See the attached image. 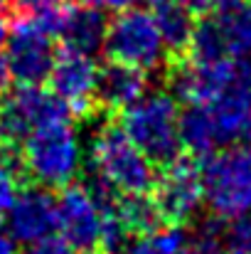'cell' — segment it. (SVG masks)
Wrapping results in <instances>:
<instances>
[{"instance_id":"obj_10","label":"cell","mask_w":251,"mask_h":254,"mask_svg":"<svg viewBox=\"0 0 251 254\" xmlns=\"http://www.w3.org/2000/svg\"><path fill=\"white\" fill-rule=\"evenodd\" d=\"M251 74V67L237 57H214V60H190L180 64L172 74V86L180 99L187 104H212L237 82Z\"/></svg>"},{"instance_id":"obj_20","label":"cell","mask_w":251,"mask_h":254,"mask_svg":"<svg viewBox=\"0 0 251 254\" xmlns=\"http://www.w3.org/2000/svg\"><path fill=\"white\" fill-rule=\"evenodd\" d=\"M182 247H185V232L177 225H170L138 235L133 242L126 245V254H180Z\"/></svg>"},{"instance_id":"obj_2","label":"cell","mask_w":251,"mask_h":254,"mask_svg":"<svg viewBox=\"0 0 251 254\" xmlns=\"http://www.w3.org/2000/svg\"><path fill=\"white\" fill-rule=\"evenodd\" d=\"M82 141L67 119L45 124L22 141V166L42 188L69 185L82 170Z\"/></svg>"},{"instance_id":"obj_7","label":"cell","mask_w":251,"mask_h":254,"mask_svg":"<svg viewBox=\"0 0 251 254\" xmlns=\"http://www.w3.org/2000/svg\"><path fill=\"white\" fill-rule=\"evenodd\" d=\"M103 50L113 62L138 67L143 72L163 64L167 50L151 10L128 7L106 22Z\"/></svg>"},{"instance_id":"obj_22","label":"cell","mask_w":251,"mask_h":254,"mask_svg":"<svg viewBox=\"0 0 251 254\" xmlns=\"http://www.w3.org/2000/svg\"><path fill=\"white\" fill-rule=\"evenodd\" d=\"M180 254H224V250H222V240L217 237V230L204 227L192 240H185V247Z\"/></svg>"},{"instance_id":"obj_13","label":"cell","mask_w":251,"mask_h":254,"mask_svg":"<svg viewBox=\"0 0 251 254\" xmlns=\"http://www.w3.org/2000/svg\"><path fill=\"white\" fill-rule=\"evenodd\" d=\"M5 212V227L12 242L35 245L57 232V200L42 188L22 190Z\"/></svg>"},{"instance_id":"obj_29","label":"cell","mask_w":251,"mask_h":254,"mask_svg":"<svg viewBox=\"0 0 251 254\" xmlns=\"http://www.w3.org/2000/svg\"><path fill=\"white\" fill-rule=\"evenodd\" d=\"M7 32H10V25H7V17H5V12H2V7H0V50H2L5 42H7Z\"/></svg>"},{"instance_id":"obj_12","label":"cell","mask_w":251,"mask_h":254,"mask_svg":"<svg viewBox=\"0 0 251 254\" xmlns=\"http://www.w3.org/2000/svg\"><path fill=\"white\" fill-rule=\"evenodd\" d=\"M47 79L69 114L84 116L91 111L96 101V79H99V67L94 62V55L64 50V55L54 60Z\"/></svg>"},{"instance_id":"obj_18","label":"cell","mask_w":251,"mask_h":254,"mask_svg":"<svg viewBox=\"0 0 251 254\" xmlns=\"http://www.w3.org/2000/svg\"><path fill=\"white\" fill-rule=\"evenodd\" d=\"M180 146L190 156H212L219 148L214 124L204 104H190V109L180 114Z\"/></svg>"},{"instance_id":"obj_28","label":"cell","mask_w":251,"mask_h":254,"mask_svg":"<svg viewBox=\"0 0 251 254\" xmlns=\"http://www.w3.org/2000/svg\"><path fill=\"white\" fill-rule=\"evenodd\" d=\"M0 254H15V242L10 240V235H5L2 222H0Z\"/></svg>"},{"instance_id":"obj_15","label":"cell","mask_w":251,"mask_h":254,"mask_svg":"<svg viewBox=\"0 0 251 254\" xmlns=\"http://www.w3.org/2000/svg\"><path fill=\"white\" fill-rule=\"evenodd\" d=\"M103 35H106V20L99 7H91L86 2L59 7L54 40H62L64 50L96 55L103 47Z\"/></svg>"},{"instance_id":"obj_8","label":"cell","mask_w":251,"mask_h":254,"mask_svg":"<svg viewBox=\"0 0 251 254\" xmlns=\"http://www.w3.org/2000/svg\"><path fill=\"white\" fill-rule=\"evenodd\" d=\"M187 47L195 60L251 57V0H227L192 27Z\"/></svg>"},{"instance_id":"obj_23","label":"cell","mask_w":251,"mask_h":254,"mask_svg":"<svg viewBox=\"0 0 251 254\" xmlns=\"http://www.w3.org/2000/svg\"><path fill=\"white\" fill-rule=\"evenodd\" d=\"M227 237H229L232 252L251 254V215L232 220V227H229V235Z\"/></svg>"},{"instance_id":"obj_16","label":"cell","mask_w":251,"mask_h":254,"mask_svg":"<svg viewBox=\"0 0 251 254\" xmlns=\"http://www.w3.org/2000/svg\"><path fill=\"white\" fill-rule=\"evenodd\" d=\"M146 94V72L123 62H108L99 69L96 101L108 111H123Z\"/></svg>"},{"instance_id":"obj_30","label":"cell","mask_w":251,"mask_h":254,"mask_svg":"<svg viewBox=\"0 0 251 254\" xmlns=\"http://www.w3.org/2000/svg\"><path fill=\"white\" fill-rule=\"evenodd\" d=\"M10 82V72H7V64H5V60L0 57V89H5V84Z\"/></svg>"},{"instance_id":"obj_14","label":"cell","mask_w":251,"mask_h":254,"mask_svg":"<svg viewBox=\"0 0 251 254\" xmlns=\"http://www.w3.org/2000/svg\"><path fill=\"white\" fill-rule=\"evenodd\" d=\"M204 106L214 124L219 146L239 143L242 138L251 136V74Z\"/></svg>"},{"instance_id":"obj_24","label":"cell","mask_w":251,"mask_h":254,"mask_svg":"<svg viewBox=\"0 0 251 254\" xmlns=\"http://www.w3.org/2000/svg\"><path fill=\"white\" fill-rule=\"evenodd\" d=\"M74 252H77V250H74V247H69L62 237L50 235V237H45V240H40V242L30 245V252L27 254H74Z\"/></svg>"},{"instance_id":"obj_1","label":"cell","mask_w":251,"mask_h":254,"mask_svg":"<svg viewBox=\"0 0 251 254\" xmlns=\"http://www.w3.org/2000/svg\"><path fill=\"white\" fill-rule=\"evenodd\" d=\"M121 128L153 166H167L180 156V109L172 94H143L123 109Z\"/></svg>"},{"instance_id":"obj_21","label":"cell","mask_w":251,"mask_h":254,"mask_svg":"<svg viewBox=\"0 0 251 254\" xmlns=\"http://www.w3.org/2000/svg\"><path fill=\"white\" fill-rule=\"evenodd\" d=\"M20 195V175L10 153H0V212H5Z\"/></svg>"},{"instance_id":"obj_5","label":"cell","mask_w":251,"mask_h":254,"mask_svg":"<svg viewBox=\"0 0 251 254\" xmlns=\"http://www.w3.org/2000/svg\"><path fill=\"white\" fill-rule=\"evenodd\" d=\"M5 64L17 84H42L57 60L52 10L25 15L12 22L5 42Z\"/></svg>"},{"instance_id":"obj_26","label":"cell","mask_w":251,"mask_h":254,"mask_svg":"<svg viewBox=\"0 0 251 254\" xmlns=\"http://www.w3.org/2000/svg\"><path fill=\"white\" fill-rule=\"evenodd\" d=\"M180 5H185L192 15H212L214 10H219L227 0H177Z\"/></svg>"},{"instance_id":"obj_9","label":"cell","mask_w":251,"mask_h":254,"mask_svg":"<svg viewBox=\"0 0 251 254\" xmlns=\"http://www.w3.org/2000/svg\"><path fill=\"white\" fill-rule=\"evenodd\" d=\"M67 106L52 89L40 84H17L0 101V143H22L35 128L67 119Z\"/></svg>"},{"instance_id":"obj_31","label":"cell","mask_w":251,"mask_h":254,"mask_svg":"<svg viewBox=\"0 0 251 254\" xmlns=\"http://www.w3.org/2000/svg\"><path fill=\"white\" fill-rule=\"evenodd\" d=\"M89 254H113V252H106V250H103V252H94V250H91Z\"/></svg>"},{"instance_id":"obj_25","label":"cell","mask_w":251,"mask_h":254,"mask_svg":"<svg viewBox=\"0 0 251 254\" xmlns=\"http://www.w3.org/2000/svg\"><path fill=\"white\" fill-rule=\"evenodd\" d=\"M15 10L25 12V15H35V12H45V10H52V7H59L64 5V0H7Z\"/></svg>"},{"instance_id":"obj_19","label":"cell","mask_w":251,"mask_h":254,"mask_svg":"<svg viewBox=\"0 0 251 254\" xmlns=\"http://www.w3.org/2000/svg\"><path fill=\"white\" fill-rule=\"evenodd\" d=\"M116 215L128 232H138V235L151 232V230L160 227V222H163L158 205L153 197H148V192L123 195V200L116 205Z\"/></svg>"},{"instance_id":"obj_6","label":"cell","mask_w":251,"mask_h":254,"mask_svg":"<svg viewBox=\"0 0 251 254\" xmlns=\"http://www.w3.org/2000/svg\"><path fill=\"white\" fill-rule=\"evenodd\" d=\"M111 195L113 190L101 180L94 185H64L57 200V230L69 247L91 252L101 245L103 222L113 207Z\"/></svg>"},{"instance_id":"obj_4","label":"cell","mask_w":251,"mask_h":254,"mask_svg":"<svg viewBox=\"0 0 251 254\" xmlns=\"http://www.w3.org/2000/svg\"><path fill=\"white\" fill-rule=\"evenodd\" d=\"M204 202L219 220L251 215V143L214 151L202 168Z\"/></svg>"},{"instance_id":"obj_17","label":"cell","mask_w":251,"mask_h":254,"mask_svg":"<svg viewBox=\"0 0 251 254\" xmlns=\"http://www.w3.org/2000/svg\"><path fill=\"white\" fill-rule=\"evenodd\" d=\"M151 15L158 25L167 52H182L192 37V12L177 0H151Z\"/></svg>"},{"instance_id":"obj_3","label":"cell","mask_w":251,"mask_h":254,"mask_svg":"<svg viewBox=\"0 0 251 254\" xmlns=\"http://www.w3.org/2000/svg\"><path fill=\"white\" fill-rule=\"evenodd\" d=\"M96 180L121 195L151 192L155 185L153 163L118 126H103L91 143Z\"/></svg>"},{"instance_id":"obj_11","label":"cell","mask_w":251,"mask_h":254,"mask_svg":"<svg viewBox=\"0 0 251 254\" xmlns=\"http://www.w3.org/2000/svg\"><path fill=\"white\" fill-rule=\"evenodd\" d=\"M153 200L158 205V212L163 222L182 225L197 215V210L204 202V188H202V170L190 158H175L165 166L160 180H155Z\"/></svg>"},{"instance_id":"obj_27","label":"cell","mask_w":251,"mask_h":254,"mask_svg":"<svg viewBox=\"0 0 251 254\" xmlns=\"http://www.w3.org/2000/svg\"><path fill=\"white\" fill-rule=\"evenodd\" d=\"M82 2L91 5V7H99V10L121 12V10H128V7H138V2H143V0H82Z\"/></svg>"}]
</instances>
